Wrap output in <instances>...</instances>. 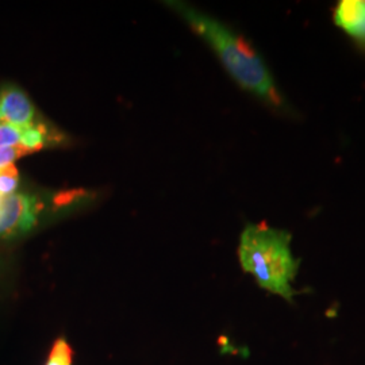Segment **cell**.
Wrapping results in <instances>:
<instances>
[{
  "label": "cell",
  "instance_id": "cell-5",
  "mask_svg": "<svg viewBox=\"0 0 365 365\" xmlns=\"http://www.w3.org/2000/svg\"><path fill=\"white\" fill-rule=\"evenodd\" d=\"M333 21L365 49V0H341L334 9Z\"/></svg>",
  "mask_w": 365,
  "mask_h": 365
},
{
  "label": "cell",
  "instance_id": "cell-8",
  "mask_svg": "<svg viewBox=\"0 0 365 365\" xmlns=\"http://www.w3.org/2000/svg\"><path fill=\"white\" fill-rule=\"evenodd\" d=\"M19 185V172L15 165L0 170V196L13 195Z\"/></svg>",
  "mask_w": 365,
  "mask_h": 365
},
{
  "label": "cell",
  "instance_id": "cell-2",
  "mask_svg": "<svg viewBox=\"0 0 365 365\" xmlns=\"http://www.w3.org/2000/svg\"><path fill=\"white\" fill-rule=\"evenodd\" d=\"M292 235L265 223H249L244 229L238 259L242 269L252 274L262 289L292 302L299 292L294 288L300 260L294 256Z\"/></svg>",
  "mask_w": 365,
  "mask_h": 365
},
{
  "label": "cell",
  "instance_id": "cell-3",
  "mask_svg": "<svg viewBox=\"0 0 365 365\" xmlns=\"http://www.w3.org/2000/svg\"><path fill=\"white\" fill-rule=\"evenodd\" d=\"M42 203L37 196L15 192L0 200V237L11 238L30 232L37 223Z\"/></svg>",
  "mask_w": 365,
  "mask_h": 365
},
{
  "label": "cell",
  "instance_id": "cell-9",
  "mask_svg": "<svg viewBox=\"0 0 365 365\" xmlns=\"http://www.w3.org/2000/svg\"><path fill=\"white\" fill-rule=\"evenodd\" d=\"M33 153L26 148L22 146H11V148H0V170H6L11 165H15V161Z\"/></svg>",
  "mask_w": 365,
  "mask_h": 365
},
{
  "label": "cell",
  "instance_id": "cell-10",
  "mask_svg": "<svg viewBox=\"0 0 365 365\" xmlns=\"http://www.w3.org/2000/svg\"><path fill=\"white\" fill-rule=\"evenodd\" d=\"M0 200H1V196H0Z\"/></svg>",
  "mask_w": 365,
  "mask_h": 365
},
{
  "label": "cell",
  "instance_id": "cell-1",
  "mask_svg": "<svg viewBox=\"0 0 365 365\" xmlns=\"http://www.w3.org/2000/svg\"><path fill=\"white\" fill-rule=\"evenodd\" d=\"M167 6L180 15L187 25L209 43L225 69L241 88L277 110L288 108L268 66L247 39L190 4L168 1Z\"/></svg>",
  "mask_w": 365,
  "mask_h": 365
},
{
  "label": "cell",
  "instance_id": "cell-6",
  "mask_svg": "<svg viewBox=\"0 0 365 365\" xmlns=\"http://www.w3.org/2000/svg\"><path fill=\"white\" fill-rule=\"evenodd\" d=\"M49 133L41 125L19 128L0 122V148L22 146L34 153L49 144Z\"/></svg>",
  "mask_w": 365,
  "mask_h": 365
},
{
  "label": "cell",
  "instance_id": "cell-7",
  "mask_svg": "<svg viewBox=\"0 0 365 365\" xmlns=\"http://www.w3.org/2000/svg\"><path fill=\"white\" fill-rule=\"evenodd\" d=\"M72 359H73L72 348L69 346L66 339H60L53 344L52 351L49 353V357L45 365H73Z\"/></svg>",
  "mask_w": 365,
  "mask_h": 365
},
{
  "label": "cell",
  "instance_id": "cell-4",
  "mask_svg": "<svg viewBox=\"0 0 365 365\" xmlns=\"http://www.w3.org/2000/svg\"><path fill=\"white\" fill-rule=\"evenodd\" d=\"M37 111L26 92L7 83L0 87V122L19 128L36 126Z\"/></svg>",
  "mask_w": 365,
  "mask_h": 365
}]
</instances>
